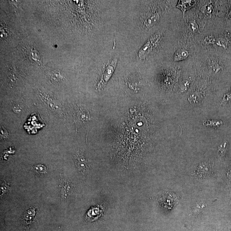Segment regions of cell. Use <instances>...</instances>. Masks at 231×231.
I'll use <instances>...</instances> for the list:
<instances>
[{
    "label": "cell",
    "instance_id": "5b68a950",
    "mask_svg": "<svg viewBox=\"0 0 231 231\" xmlns=\"http://www.w3.org/2000/svg\"><path fill=\"white\" fill-rule=\"evenodd\" d=\"M196 3V1H179L177 7L182 11L184 16L185 12L194 6Z\"/></svg>",
    "mask_w": 231,
    "mask_h": 231
},
{
    "label": "cell",
    "instance_id": "7a4b0ae2",
    "mask_svg": "<svg viewBox=\"0 0 231 231\" xmlns=\"http://www.w3.org/2000/svg\"><path fill=\"white\" fill-rule=\"evenodd\" d=\"M116 63V60H113L106 68L105 71L103 73L101 81L99 83V85L101 87H102V86H104L109 80L114 72Z\"/></svg>",
    "mask_w": 231,
    "mask_h": 231
},
{
    "label": "cell",
    "instance_id": "8992f818",
    "mask_svg": "<svg viewBox=\"0 0 231 231\" xmlns=\"http://www.w3.org/2000/svg\"><path fill=\"white\" fill-rule=\"evenodd\" d=\"M189 54L187 50L180 49L176 52L174 55V60L175 61H180L187 59L189 56Z\"/></svg>",
    "mask_w": 231,
    "mask_h": 231
},
{
    "label": "cell",
    "instance_id": "30bf717a",
    "mask_svg": "<svg viewBox=\"0 0 231 231\" xmlns=\"http://www.w3.org/2000/svg\"><path fill=\"white\" fill-rule=\"evenodd\" d=\"M221 122H220L218 121H215L213 120H208L206 122V125H207V126L209 125V126H218V125H221V124L222 123Z\"/></svg>",
    "mask_w": 231,
    "mask_h": 231
},
{
    "label": "cell",
    "instance_id": "9c48e42d",
    "mask_svg": "<svg viewBox=\"0 0 231 231\" xmlns=\"http://www.w3.org/2000/svg\"><path fill=\"white\" fill-rule=\"evenodd\" d=\"M190 25L192 31H194V32H195V31L198 30L199 28L198 25L196 23V21H194V20H192V21H190Z\"/></svg>",
    "mask_w": 231,
    "mask_h": 231
},
{
    "label": "cell",
    "instance_id": "52a82bcc",
    "mask_svg": "<svg viewBox=\"0 0 231 231\" xmlns=\"http://www.w3.org/2000/svg\"><path fill=\"white\" fill-rule=\"evenodd\" d=\"M33 167V170L39 174H44L47 172V168L44 165H35Z\"/></svg>",
    "mask_w": 231,
    "mask_h": 231
},
{
    "label": "cell",
    "instance_id": "7c38bea8",
    "mask_svg": "<svg viewBox=\"0 0 231 231\" xmlns=\"http://www.w3.org/2000/svg\"><path fill=\"white\" fill-rule=\"evenodd\" d=\"M205 41H206V43H207V44H212L214 42V39L212 36L211 37V36H209L206 38V39L205 40Z\"/></svg>",
    "mask_w": 231,
    "mask_h": 231
},
{
    "label": "cell",
    "instance_id": "ba28073f",
    "mask_svg": "<svg viewBox=\"0 0 231 231\" xmlns=\"http://www.w3.org/2000/svg\"><path fill=\"white\" fill-rule=\"evenodd\" d=\"M227 142L225 141L223 143L220 145L218 147V153L221 156H223L224 155L226 150V146H227Z\"/></svg>",
    "mask_w": 231,
    "mask_h": 231
},
{
    "label": "cell",
    "instance_id": "6da1fadb",
    "mask_svg": "<svg viewBox=\"0 0 231 231\" xmlns=\"http://www.w3.org/2000/svg\"><path fill=\"white\" fill-rule=\"evenodd\" d=\"M73 159L78 171L84 175H86L89 167L85 155L81 153H77L73 156Z\"/></svg>",
    "mask_w": 231,
    "mask_h": 231
},
{
    "label": "cell",
    "instance_id": "277c9868",
    "mask_svg": "<svg viewBox=\"0 0 231 231\" xmlns=\"http://www.w3.org/2000/svg\"><path fill=\"white\" fill-rule=\"evenodd\" d=\"M160 36L158 34H155L149 40L143 47H142L139 52V55L140 58H143L146 55L148 52L150 51V49L154 46L159 39Z\"/></svg>",
    "mask_w": 231,
    "mask_h": 231
},
{
    "label": "cell",
    "instance_id": "8fae6325",
    "mask_svg": "<svg viewBox=\"0 0 231 231\" xmlns=\"http://www.w3.org/2000/svg\"><path fill=\"white\" fill-rule=\"evenodd\" d=\"M231 99V91L229 93H228L226 94H225V96H224V97H223V101H222V102H226V101H229V100H230V99Z\"/></svg>",
    "mask_w": 231,
    "mask_h": 231
},
{
    "label": "cell",
    "instance_id": "3957f363",
    "mask_svg": "<svg viewBox=\"0 0 231 231\" xmlns=\"http://www.w3.org/2000/svg\"><path fill=\"white\" fill-rule=\"evenodd\" d=\"M90 119V116L88 112L85 110L78 109L74 114L76 126L78 127L79 125L85 123H87Z\"/></svg>",
    "mask_w": 231,
    "mask_h": 231
}]
</instances>
